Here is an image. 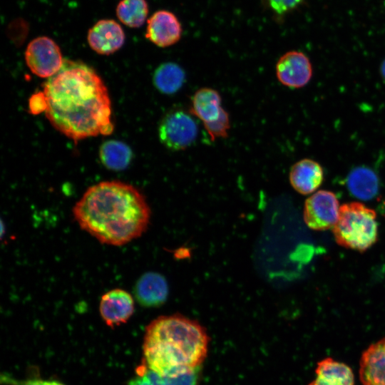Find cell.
Instances as JSON below:
<instances>
[{"label":"cell","instance_id":"obj_1","mask_svg":"<svg viewBox=\"0 0 385 385\" xmlns=\"http://www.w3.org/2000/svg\"><path fill=\"white\" fill-rule=\"evenodd\" d=\"M46 118L66 137L77 141L113 131L107 88L96 71L80 61L64 59L43 91Z\"/></svg>","mask_w":385,"mask_h":385},{"label":"cell","instance_id":"obj_2","mask_svg":"<svg viewBox=\"0 0 385 385\" xmlns=\"http://www.w3.org/2000/svg\"><path fill=\"white\" fill-rule=\"evenodd\" d=\"M73 215L80 227L102 244L122 246L148 229L151 211L143 194L118 180L89 187L76 202Z\"/></svg>","mask_w":385,"mask_h":385},{"label":"cell","instance_id":"obj_3","mask_svg":"<svg viewBox=\"0 0 385 385\" xmlns=\"http://www.w3.org/2000/svg\"><path fill=\"white\" fill-rule=\"evenodd\" d=\"M209 337L197 322L175 314L160 316L146 327L144 363L163 377L200 368L208 349Z\"/></svg>","mask_w":385,"mask_h":385},{"label":"cell","instance_id":"obj_4","mask_svg":"<svg viewBox=\"0 0 385 385\" xmlns=\"http://www.w3.org/2000/svg\"><path fill=\"white\" fill-rule=\"evenodd\" d=\"M375 211L365 205L353 202L339 207L338 220L332 227L337 244L365 251L377 240L378 224Z\"/></svg>","mask_w":385,"mask_h":385},{"label":"cell","instance_id":"obj_5","mask_svg":"<svg viewBox=\"0 0 385 385\" xmlns=\"http://www.w3.org/2000/svg\"><path fill=\"white\" fill-rule=\"evenodd\" d=\"M197 133V125L192 115L181 109L166 113L158 126L160 143L174 151L183 150L192 145Z\"/></svg>","mask_w":385,"mask_h":385},{"label":"cell","instance_id":"obj_6","mask_svg":"<svg viewBox=\"0 0 385 385\" xmlns=\"http://www.w3.org/2000/svg\"><path fill=\"white\" fill-rule=\"evenodd\" d=\"M25 60L33 73L48 78L61 68L64 61L59 46L48 36H38L29 42Z\"/></svg>","mask_w":385,"mask_h":385},{"label":"cell","instance_id":"obj_7","mask_svg":"<svg viewBox=\"0 0 385 385\" xmlns=\"http://www.w3.org/2000/svg\"><path fill=\"white\" fill-rule=\"evenodd\" d=\"M339 207L338 199L333 192L317 191L305 200L304 220L312 230H328L336 224Z\"/></svg>","mask_w":385,"mask_h":385},{"label":"cell","instance_id":"obj_8","mask_svg":"<svg viewBox=\"0 0 385 385\" xmlns=\"http://www.w3.org/2000/svg\"><path fill=\"white\" fill-rule=\"evenodd\" d=\"M279 83L290 88H299L308 83L312 76V66L302 52L290 51L284 53L275 66Z\"/></svg>","mask_w":385,"mask_h":385},{"label":"cell","instance_id":"obj_9","mask_svg":"<svg viewBox=\"0 0 385 385\" xmlns=\"http://www.w3.org/2000/svg\"><path fill=\"white\" fill-rule=\"evenodd\" d=\"M182 26L171 11L158 10L147 20L145 38L158 47L175 44L182 36Z\"/></svg>","mask_w":385,"mask_h":385},{"label":"cell","instance_id":"obj_10","mask_svg":"<svg viewBox=\"0 0 385 385\" xmlns=\"http://www.w3.org/2000/svg\"><path fill=\"white\" fill-rule=\"evenodd\" d=\"M135 309L132 295L122 289H113L101 296L99 312L104 322L111 327L125 323Z\"/></svg>","mask_w":385,"mask_h":385},{"label":"cell","instance_id":"obj_11","mask_svg":"<svg viewBox=\"0 0 385 385\" xmlns=\"http://www.w3.org/2000/svg\"><path fill=\"white\" fill-rule=\"evenodd\" d=\"M125 37L123 29L117 21L101 19L88 30L87 40L97 53L110 55L123 46Z\"/></svg>","mask_w":385,"mask_h":385},{"label":"cell","instance_id":"obj_12","mask_svg":"<svg viewBox=\"0 0 385 385\" xmlns=\"http://www.w3.org/2000/svg\"><path fill=\"white\" fill-rule=\"evenodd\" d=\"M359 376L363 385H385V337L363 352Z\"/></svg>","mask_w":385,"mask_h":385},{"label":"cell","instance_id":"obj_13","mask_svg":"<svg viewBox=\"0 0 385 385\" xmlns=\"http://www.w3.org/2000/svg\"><path fill=\"white\" fill-rule=\"evenodd\" d=\"M138 303L145 307H156L163 304L168 296V284L163 275L155 272L144 273L134 287Z\"/></svg>","mask_w":385,"mask_h":385},{"label":"cell","instance_id":"obj_14","mask_svg":"<svg viewBox=\"0 0 385 385\" xmlns=\"http://www.w3.org/2000/svg\"><path fill=\"white\" fill-rule=\"evenodd\" d=\"M289 179L291 185L297 192L308 195L321 185L324 180V171L317 161L304 158L292 166Z\"/></svg>","mask_w":385,"mask_h":385},{"label":"cell","instance_id":"obj_15","mask_svg":"<svg viewBox=\"0 0 385 385\" xmlns=\"http://www.w3.org/2000/svg\"><path fill=\"white\" fill-rule=\"evenodd\" d=\"M224 111L220 93L212 88L204 87L193 94L189 113L206 124L218 119Z\"/></svg>","mask_w":385,"mask_h":385},{"label":"cell","instance_id":"obj_16","mask_svg":"<svg viewBox=\"0 0 385 385\" xmlns=\"http://www.w3.org/2000/svg\"><path fill=\"white\" fill-rule=\"evenodd\" d=\"M316 377L308 385H355L351 368L331 357L317 363Z\"/></svg>","mask_w":385,"mask_h":385},{"label":"cell","instance_id":"obj_17","mask_svg":"<svg viewBox=\"0 0 385 385\" xmlns=\"http://www.w3.org/2000/svg\"><path fill=\"white\" fill-rule=\"evenodd\" d=\"M349 192L356 198L369 200L379 192V180L376 173L366 166L352 169L346 178Z\"/></svg>","mask_w":385,"mask_h":385},{"label":"cell","instance_id":"obj_18","mask_svg":"<svg viewBox=\"0 0 385 385\" xmlns=\"http://www.w3.org/2000/svg\"><path fill=\"white\" fill-rule=\"evenodd\" d=\"M99 157L106 168L119 171L128 168L131 163L133 154L131 148L125 143L110 140L101 145Z\"/></svg>","mask_w":385,"mask_h":385},{"label":"cell","instance_id":"obj_19","mask_svg":"<svg viewBox=\"0 0 385 385\" xmlns=\"http://www.w3.org/2000/svg\"><path fill=\"white\" fill-rule=\"evenodd\" d=\"M185 80L183 69L177 63L166 62L160 64L154 71V86L163 94H173L183 86Z\"/></svg>","mask_w":385,"mask_h":385},{"label":"cell","instance_id":"obj_20","mask_svg":"<svg viewBox=\"0 0 385 385\" xmlns=\"http://www.w3.org/2000/svg\"><path fill=\"white\" fill-rule=\"evenodd\" d=\"M118 20L130 28L143 26L148 15L146 0H120L115 9Z\"/></svg>","mask_w":385,"mask_h":385},{"label":"cell","instance_id":"obj_21","mask_svg":"<svg viewBox=\"0 0 385 385\" xmlns=\"http://www.w3.org/2000/svg\"><path fill=\"white\" fill-rule=\"evenodd\" d=\"M128 385H167L166 378L150 369L143 362L137 369L136 375L130 379Z\"/></svg>","mask_w":385,"mask_h":385},{"label":"cell","instance_id":"obj_22","mask_svg":"<svg viewBox=\"0 0 385 385\" xmlns=\"http://www.w3.org/2000/svg\"><path fill=\"white\" fill-rule=\"evenodd\" d=\"M203 125L212 140L216 138H225L228 136V131L230 129L229 113L225 110L218 119Z\"/></svg>","mask_w":385,"mask_h":385},{"label":"cell","instance_id":"obj_23","mask_svg":"<svg viewBox=\"0 0 385 385\" xmlns=\"http://www.w3.org/2000/svg\"><path fill=\"white\" fill-rule=\"evenodd\" d=\"M1 381L7 385H65L57 380L43 379L40 378L19 380L8 374H2L1 375Z\"/></svg>","mask_w":385,"mask_h":385},{"label":"cell","instance_id":"obj_24","mask_svg":"<svg viewBox=\"0 0 385 385\" xmlns=\"http://www.w3.org/2000/svg\"><path fill=\"white\" fill-rule=\"evenodd\" d=\"M303 0H266L270 9L277 15L282 16L298 7Z\"/></svg>","mask_w":385,"mask_h":385},{"label":"cell","instance_id":"obj_25","mask_svg":"<svg viewBox=\"0 0 385 385\" xmlns=\"http://www.w3.org/2000/svg\"><path fill=\"white\" fill-rule=\"evenodd\" d=\"M200 368L172 377H165L167 385H197Z\"/></svg>","mask_w":385,"mask_h":385},{"label":"cell","instance_id":"obj_26","mask_svg":"<svg viewBox=\"0 0 385 385\" xmlns=\"http://www.w3.org/2000/svg\"><path fill=\"white\" fill-rule=\"evenodd\" d=\"M29 109L34 114L46 111V103L43 92H38L33 95L29 100Z\"/></svg>","mask_w":385,"mask_h":385},{"label":"cell","instance_id":"obj_27","mask_svg":"<svg viewBox=\"0 0 385 385\" xmlns=\"http://www.w3.org/2000/svg\"><path fill=\"white\" fill-rule=\"evenodd\" d=\"M381 73L383 78L385 80V60L383 61L381 66Z\"/></svg>","mask_w":385,"mask_h":385},{"label":"cell","instance_id":"obj_28","mask_svg":"<svg viewBox=\"0 0 385 385\" xmlns=\"http://www.w3.org/2000/svg\"><path fill=\"white\" fill-rule=\"evenodd\" d=\"M384 205H385V203H384Z\"/></svg>","mask_w":385,"mask_h":385}]
</instances>
